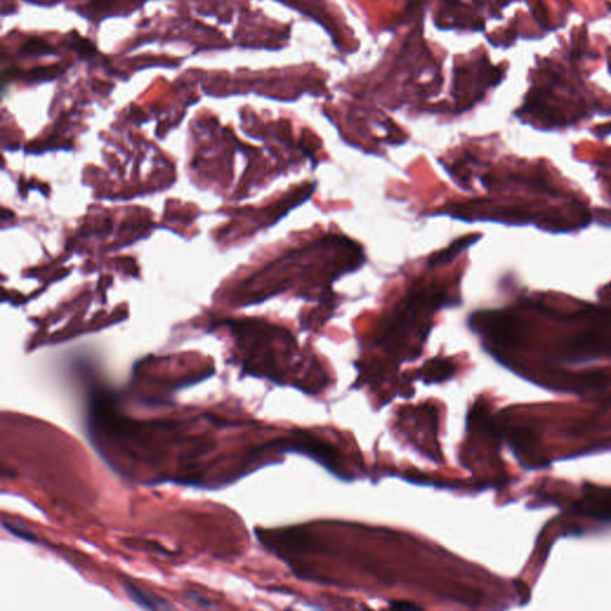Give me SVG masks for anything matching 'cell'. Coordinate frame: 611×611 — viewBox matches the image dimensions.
Returning a JSON list of instances; mask_svg holds the SVG:
<instances>
[{"instance_id":"2","label":"cell","mask_w":611,"mask_h":611,"mask_svg":"<svg viewBox=\"0 0 611 611\" xmlns=\"http://www.w3.org/2000/svg\"><path fill=\"white\" fill-rule=\"evenodd\" d=\"M472 241H474L472 236L462 238L460 241H455L454 244L450 245L449 248L432 255L431 258L429 259V265L434 267V265H437L441 263H448L453 260L462 250L468 248L469 245L472 244Z\"/></svg>"},{"instance_id":"5","label":"cell","mask_w":611,"mask_h":611,"mask_svg":"<svg viewBox=\"0 0 611 611\" xmlns=\"http://www.w3.org/2000/svg\"><path fill=\"white\" fill-rule=\"evenodd\" d=\"M71 47H73V49L78 50V53L84 54V55H92L96 52L94 45H91L90 42L87 41V40H83V38H78V40L75 38L71 43Z\"/></svg>"},{"instance_id":"1","label":"cell","mask_w":611,"mask_h":611,"mask_svg":"<svg viewBox=\"0 0 611 611\" xmlns=\"http://www.w3.org/2000/svg\"><path fill=\"white\" fill-rule=\"evenodd\" d=\"M124 590H126L128 597L133 600V603H136V605H139L143 609L153 610V609H169L170 607L169 605H165L164 600H159L157 597L146 595L136 586L126 585Z\"/></svg>"},{"instance_id":"4","label":"cell","mask_w":611,"mask_h":611,"mask_svg":"<svg viewBox=\"0 0 611 611\" xmlns=\"http://www.w3.org/2000/svg\"><path fill=\"white\" fill-rule=\"evenodd\" d=\"M3 527L8 530L9 533H11L12 535H15L16 537H19L22 540L29 541V542H36L38 541V539L31 532H28V530L22 528V527L13 525L11 523L8 524L6 522H3Z\"/></svg>"},{"instance_id":"3","label":"cell","mask_w":611,"mask_h":611,"mask_svg":"<svg viewBox=\"0 0 611 611\" xmlns=\"http://www.w3.org/2000/svg\"><path fill=\"white\" fill-rule=\"evenodd\" d=\"M55 50H53L52 47H49L45 41L42 40H31L26 42V45H23L21 49L22 55H47V54H54Z\"/></svg>"}]
</instances>
